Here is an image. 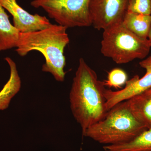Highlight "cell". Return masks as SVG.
<instances>
[{"label":"cell","instance_id":"1","mask_svg":"<svg viewBox=\"0 0 151 151\" xmlns=\"http://www.w3.org/2000/svg\"><path fill=\"white\" fill-rule=\"evenodd\" d=\"M105 86L104 81L98 79L96 72L83 58H80L73 78L69 102L72 114L80 125L83 135L108 113L105 107Z\"/></svg>","mask_w":151,"mask_h":151},{"label":"cell","instance_id":"2","mask_svg":"<svg viewBox=\"0 0 151 151\" xmlns=\"http://www.w3.org/2000/svg\"><path fill=\"white\" fill-rule=\"evenodd\" d=\"M67 29L52 24L44 29L20 32L16 51L22 57L35 50L41 52L45 60L42 71L51 73L56 81L62 82L65 75L64 50L70 41Z\"/></svg>","mask_w":151,"mask_h":151},{"label":"cell","instance_id":"3","mask_svg":"<svg viewBox=\"0 0 151 151\" xmlns=\"http://www.w3.org/2000/svg\"><path fill=\"white\" fill-rule=\"evenodd\" d=\"M147 129L135 118L126 100L111 108L83 135L105 145H111L129 142Z\"/></svg>","mask_w":151,"mask_h":151},{"label":"cell","instance_id":"4","mask_svg":"<svg viewBox=\"0 0 151 151\" xmlns=\"http://www.w3.org/2000/svg\"><path fill=\"white\" fill-rule=\"evenodd\" d=\"M101 46L102 54L118 64L145 59L151 47L148 39L136 35L122 22L103 30Z\"/></svg>","mask_w":151,"mask_h":151},{"label":"cell","instance_id":"5","mask_svg":"<svg viewBox=\"0 0 151 151\" xmlns=\"http://www.w3.org/2000/svg\"><path fill=\"white\" fill-rule=\"evenodd\" d=\"M90 0H33L31 5L41 8L58 24L68 28L92 25Z\"/></svg>","mask_w":151,"mask_h":151},{"label":"cell","instance_id":"6","mask_svg":"<svg viewBox=\"0 0 151 151\" xmlns=\"http://www.w3.org/2000/svg\"><path fill=\"white\" fill-rule=\"evenodd\" d=\"M129 0H90L89 10L92 25L103 30L122 22Z\"/></svg>","mask_w":151,"mask_h":151},{"label":"cell","instance_id":"7","mask_svg":"<svg viewBox=\"0 0 151 151\" xmlns=\"http://www.w3.org/2000/svg\"><path fill=\"white\" fill-rule=\"evenodd\" d=\"M141 67L146 70V73L142 78L136 75L127 81L125 86L121 90L113 91L105 89V107L107 111L115 105L129 99L131 97L151 87V54L139 63Z\"/></svg>","mask_w":151,"mask_h":151},{"label":"cell","instance_id":"8","mask_svg":"<svg viewBox=\"0 0 151 151\" xmlns=\"http://www.w3.org/2000/svg\"><path fill=\"white\" fill-rule=\"evenodd\" d=\"M0 4L12 15L14 26L20 32L40 30L52 24L45 16L30 14L19 5L17 0H0Z\"/></svg>","mask_w":151,"mask_h":151},{"label":"cell","instance_id":"9","mask_svg":"<svg viewBox=\"0 0 151 151\" xmlns=\"http://www.w3.org/2000/svg\"><path fill=\"white\" fill-rule=\"evenodd\" d=\"M127 101L135 118L148 128L151 127V87Z\"/></svg>","mask_w":151,"mask_h":151},{"label":"cell","instance_id":"10","mask_svg":"<svg viewBox=\"0 0 151 151\" xmlns=\"http://www.w3.org/2000/svg\"><path fill=\"white\" fill-rule=\"evenodd\" d=\"M20 33L11 23L9 16L0 4V51L17 47Z\"/></svg>","mask_w":151,"mask_h":151},{"label":"cell","instance_id":"11","mask_svg":"<svg viewBox=\"0 0 151 151\" xmlns=\"http://www.w3.org/2000/svg\"><path fill=\"white\" fill-rule=\"evenodd\" d=\"M5 60L10 68V76L0 92V110H5L8 107L11 99L19 92L21 87L20 78L16 63L10 58L6 57Z\"/></svg>","mask_w":151,"mask_h":151},{"label":"cell","instance_id":"12","mask_svg":"<svg viewBox=\"0 0 151 151\" xmlns=\"http://www.w3.org/2000/svg\"><path fill=\"white\" fill-rule=\"evenodd\" d=\"M103 148L105 151H151V127L129 142Z\"/></svg>","mask_w":151,"mask_h":151},{"label":"cell","instance_id":"13","mask_svg":"<svg viewBox=\"0 0 151 151\" xmlns=\"http://www.w3.org/2000/svg\"><path fill=\"white\" fill-rule=\"evenodd\" d=\"M122 23L136 35L147 39L151 26V15L127 12Z\"/></svg>","mask_w":151,"mask_h":151},{"label":"cell","instance_id":"14","mask_svg":"<svg viewBox=\"0 0 151 151\" xmlns=\"http://www.w3.org/2000/svg\"><path fill=\"white\" fill-rule=\"evenodd\" d=\"M128 79L127 73L121 68H116L108 73L107 79L104 81L105 86L118 89L126 84Z\"/></svg>","mask_w":151,"mask_h":151},{"label":"cell","instance_id":"15","mask_svg":"<svg viewBox=\"0 0 151 151\" xmlns=\"http://www.w3.org/2000/svg\"><path fill=\"white\" fill-rule=\"evenodd\" d=\"M127 12L151 15V0H129Z\"/></svg>","mask_w":151,"mask_h":151},{"label":"cell","instance_id":"16","mask_svg":"<svg viewBox=\"0 0 151 151\" xmlns=\"http://www.w3.org/2000/svg\"><path fill=\"white\" fill-rule=\"evenodd\" d=\"M148 39L150 42V44L151 47V26L150 29V31H149L148 36Z\"/></svg>","mask_w":151,"mask_h":151}]
</instances>
